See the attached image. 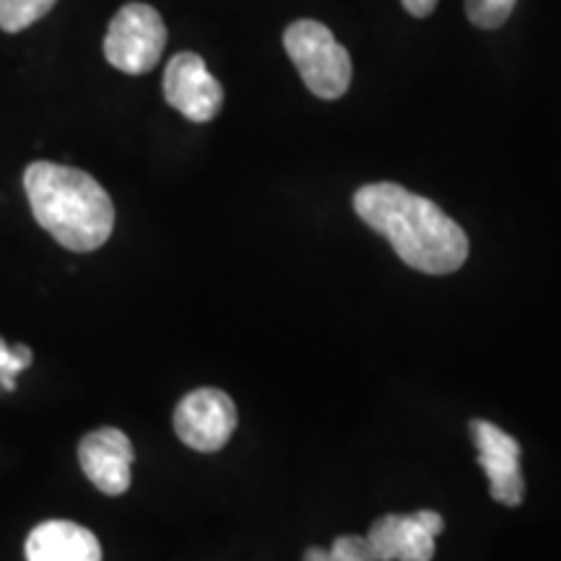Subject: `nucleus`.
<instances>
[{
    "label": "nucleus",
    "instance_id": "6",
    "mask_svg": "<svg viewBox=\"0 0 561 561\" xmlns=\"http://www.w3.org/2000/svg\"><path fill=\"white\" fill-rule=\"evenodd\" d=\"M445 520L439 512L419 510L411 515H385L371 523L364 538L377 561H432L434 538L442 536Z\"/></svg>",
    "mask_w": 561,
    "mask_h": 561
},
{
    "label": "nucleus",
    "instance_id": "15",
    "mask_svg": "<svg viewBox=\"0 0 561 561\" xmlns=\"http://www.w3.org/2000/svg\"><path fill=\"white\" fill-rule=\"evenodd\" d=\"M403 9L416 19H426L430 13L437 9V0H401Z\"/></svg>",
    "mask_w": 561,
    "mask_h": 561
},
{
    "label": "nucleus",
    "instance_id": "2",
    "mask_svg": "<svg viewBox=\"0 0 561 561\" xmlns=\"http://www.w3.org/2000/svg\"><path fill=\"white\" fill-rule=\"evenodd\" d=\"M34 219L53 240L73 252H94L115 229V206L89 172L34 161L24 172Z\"/></svg>",
    "mask_w": 561,
    "mask_h": 561
},
{
    "label": "nucleus",
    "instance_id": "9",
    "mask_svg": "<svg viewBox=\"0 0 561 561\" xmlns=\"http://www.w3.org/2000/svg\"><path fill=\"white\" fill-rule=\"evenodd\" d=\"M133 458L136 453H133L128 434L115 426L89 432L79 445L81 471L107 496H121L130 489Z\"/></svg>",
    "mask_w": 561,
    "mask_h": 561
},
{
    "label": "nucleus",
    "instance_id": "4",
    "mask_svg": "<svg viewBox=\"0 0 561 561\" xmlns=\"http://www.w3.org/2000/svg\"><path fill=\"white\" fill-rule=\"evenodd\" d=\"M167 47V26L159 11L146 3H128L110 21L104 58L123 73L140 76L157 68Z\"/></svg>",
    "mask_w": 561,
    "mask_h": 561
},
{
    "label": "nucleus",
    "instance_id": "7",
    "mask_svg": "<svg viewBox=\"0 0 561 561\" xmlns=\"http://www.w3.org/2000/svg\"><path fill=\"white\" fill-rule=\"evenodd\" d=\"M471 434L476 450H479V466L489 479L491 500L504 507H517L525 500L520 442L483 419L471 421Z\"/></svg>",
    "mask_w": 561,
    "mask_h": 561
},
{
    "label": "nucleus",
    "instance_id": "10",
    "mask_svg": "<svg viewBox=\"0 0 561 561\" xmlns=\"http://www.w3.org/2000/svg\"><path fill=\"white\" fill-rule=\"evenodd\" d=\"M26 561H102V546L83 525L50 520L26 538Z\"/></svg>",
    "mask_w": 561,
    "mask_h": 561
},
{
    "label": "nucleus",
    "instance_id": "8",
    "mask_svg": "<svg viewBox=\"0 0 561 561\" xmlns=\"http://www.w3.org/2000/svg\"><path fill=\"white\" fill-rule=\"evenodd\" d=\"M164 100L193 123H210L221 112L224 89L195 53H178L164 70Z\"/></svg>",
    "mask_w": 561,
    "mask_h": 561
},
{
    "label": "nucleus",
    "instance_id": "5",
    "mask_svg": "<svg viewBox=\"0 0 561 561\" xmlns=\"http://www.w3.org/2000/svg\"><path fill=\"white\" fill-rule=\"evenodd\" d=\"M237 430L234 401L224 390L201 388L187 392L174 409V432L198 453H216Z\"/></svg>",
    "mask_w": 561,
    "mask_h": 561
},
{
    "label": "nucleus",
    "instance_id": "14",
    "mask_svg": "<svg viewBox=\"0 0 561 561\" xmlns=\"http://www.w3.org/2000/svg\"><path fill=\"white\" fill-rule=\"evenodd\" d=\"M331 557H333V561H377L375 551L369 549V541L362 536L335 538Z\"/></svg>",
    "mask_w": 561,
    "mask_h": 561
},
{
    "label": "nucleus",
    "instance_id": "3",
    "mask_svg": "<svg viewBox=\"0 0 561 561\" xmlns=\"http://www.w3.org/2000/svg\"><path fill=\"white\" fill-rule=\"evenodd\" d=\"M284 47L301 81L320 100H341L351 87V55L325 24L312 19L294 21L284 32Z\"/></svg>",
    "mask_w": 561,
    "mask_h": 561
},
{
    "label": "nucleus",
    "instance_id": "12",
    "mask_svg": "<svg viewBox=\"0 0 561 561\" xmlns=\"http://www.w3.org/2000/svg\"><path fill=\"white\" fill-rule=\"evenodd\" d=\"M515 5L517 0H466V13L479 30H500Z\"/></svg>",
    "mask_w": 561,
    "mask_h": 561
},
{
    "label": "nucleus",
    "instance_id": "1",
    "mask_svg": "<svg viewBox=\"0 0 561 561\" xmlns=\"http://www.w3.org/2000/svg\"><path fill=\"white\" fill-rule=\"evenodd\" d=\"M359 219L392 244L405 265L430 276H447L468 261V234L437 203L396 182H371L354 195Z\"/></svg>",
    "mask_w": 561,
    "mask_h": 561
},
{
    "label": "nucleus",
    "instance_id": "16",
    "mask_svg": "<svg viewBox=\"0 0 561 561\" xmlns=\"http://www.w3.org/2000/svg\"><path fill=\"white\" fill-rule=\"evenodd\" d=\"M305 561H333L331 549H320V546H312V549L305 553Z\"/></svg>",
    "mask_w": 561,
    "mask_h": 561
},
{
    "label": "nucleus",
    "instance_id": "11",
    "mask_svg": "<svg viewBox=\"0 0 561 561\" xmlns=\"http://www.w3.org/2000/svg\"><path fill=\"white\" fill-rule=\"evenodd\" d=\"M58 0H0V30L16 34L53 11Z\"/></svg>",
    "mask_w": 561,
    "mask_h": 561
},
{
    "label": "nucleus",
    "instance_id": "13",
    "mask_svg": "<svg viewBox=\"0 0 561 561\" xmlns=\"http://www.w3.org/2000/svg\"><path fill=\"white\" fill-rule=\"evenodd\" d=\"M32 364L30 346H9L0 339V390L13 392L16 390V375H21Z\"/></svg>",
    "mask_w": 561,
    "mask_h": 561
}]
</instances>
